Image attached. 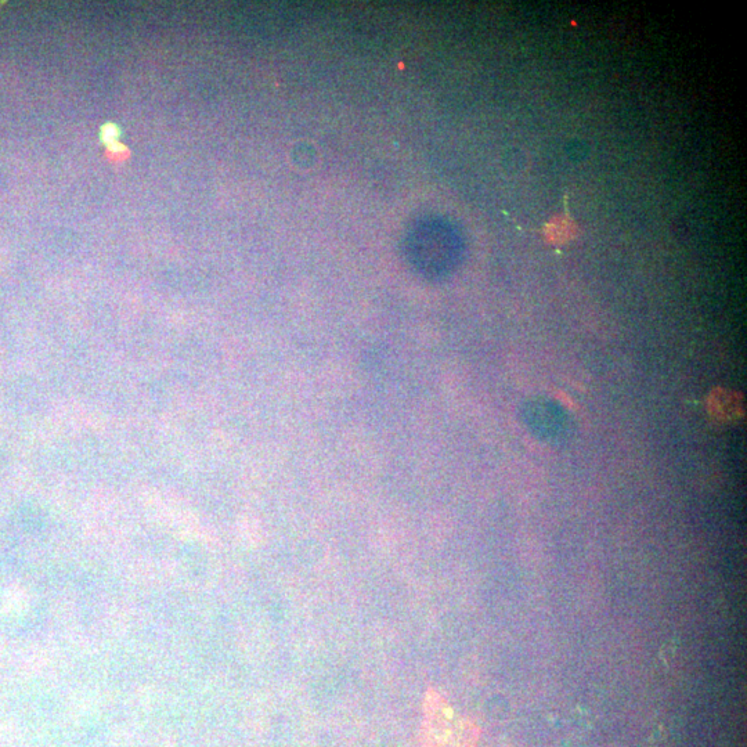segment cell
Listing matches in <instances>:
<instances>
[{"label": "cell", "instance_id": "cell-1", "mask_svg": "<svg viewBox=\"0 0 747 747\" xmlns=\"http://www.w3.org/2000/svg\"><path fill=\"white\" fill-rule=\"evenodd\" d=\"M481 728L460 716L445 696L428 689L422 709L421 747H476Z\"/></svg>", "mask_w": 747, "mask_h": 747}, {"label": "cell", "instance_id": "cell-2", "mask_svg": "<svg viewBox=\"0 0 747 747\" xmlns=\"http://www.w3.org/2000/svg\"><path fill=\"white\" fill-rule=\"evenodd\" d=\"M523 421L534 435L551 443L564 442L572 429L566 411L548 399H534L525 404Z\"/></svg>", "mask_w": 747, "mask_h": 747}]
</instances>
